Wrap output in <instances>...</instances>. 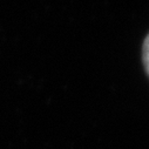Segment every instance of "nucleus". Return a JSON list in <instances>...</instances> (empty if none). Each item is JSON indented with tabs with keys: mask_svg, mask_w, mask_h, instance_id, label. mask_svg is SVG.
I'll return each instance as SVG.
<instances>
[{
	"mask_svg": "<svg viewBox=\"0 0 149 149\" xmlns=\"http://www.w3.org/2000/svg\"><path fill=\"white\" fill-rule=\"evenodd\" d=\"M142 62L147 75L149 77V32L146 35L142 44Z\"/></svg>",
	"mask_w": 149,
	"mask_h": 149,
	"instance_id": "nucleus-1",
	"label": "nucleus"
}]
</instances>
